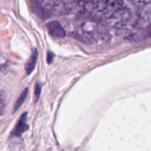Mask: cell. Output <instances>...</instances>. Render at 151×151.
<instances>
[{"label":"cell","instance_id":"6da1fadb","mask_svg":"<svg viewBox=\"0 0 151 151\" xmlns=\"http://www.w3.org/2000/svg\"><path fill=\"white\" fill-rule=\"evenodd\" d=\"M47 28L48 29L49 33L54 38H64L66 35V31L64 28L58 22H56V21L50 22L47 23Z\"/></svg>","mask_w":151,"mask_h":151},{"label":"cell","instance_id":"7a4b0ae2","mask_svg":"<svg viewBox=\"0 0 151 151\" xmlns=\"http://www.w3.org/2000/svg\"><path fill=\"white\" fill-rule=\"evenodd\" d=\"M27 129L28 125L27 124V113H24L19 119V121H18L12 134L16 137H20Z\"/></svg>","mask_w":151,"mask_h":151},{"label":"cell","instance_id":"3957f363","mask_svg":"<svg viewBox=\"0 0 151 151\" xmlns=\"http://www.w3.org/2000/svg\"><path fill=\"white\" fill-rule=\"evenodd\" d=\"M38 50L36 49L32 51V55H31L30 58L28 60V61L27 62L26 65H25V70H26L27 74L28 75H30L32 72H33L34 69H35V66H36L37 60H38Z\"/></svg>","mask_w":151,"mask_h":151},{"label":"cell","instance_id":"277c9868","mask_svg":"<svg viewBox=\"0 0 151 151\" xmlns=\"http://www.w3.org/2000/svg\"><path fill=\"white\" fill-rule=\"evenodd\" d=\"M28 93H29V89H28V88H25V89L21 93L19 98L17 99L16 103H15L14 108H13V112H14V113L16 111L19 110V108H20L21 106H22V105L24 103L25 100H26L27 97L28 95Z\"/></svg>","mask_w":151,"mask_h":151},{"label":"cell","instance_id":"5b68a950","mask_svg":"<svg viewBox=\"0 0 151 151\" xmlns=\"http://www.w3.org/2000/svg\"><path fill=\"white\" fill-rule=\"evenodd\" d=\"M34 97H35V101L37 102L39 99L41 92V87L38 83H37L35 86V91H34Z\"/></svg>","mask_w":151,"mask_h":151},{"label":"cell","instance_id":"8992f818","mask_svg":"<svg viewBox=\"0 0 151 151\" xmlns=\"http://www.w3.org/2000/svg\"><path fill=\"white\" fill-rule=\"evenodd\" d=\"M53 60H54V54H53L52 52L49 51L48 52H47V63H48L49 64H50V63L53 61Z\"/></svg>","mask_w":151,"mask_h":151}]
</instances>
